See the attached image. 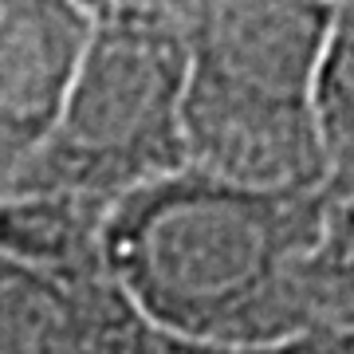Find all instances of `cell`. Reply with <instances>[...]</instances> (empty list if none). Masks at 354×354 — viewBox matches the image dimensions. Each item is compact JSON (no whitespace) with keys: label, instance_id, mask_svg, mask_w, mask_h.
<instances>
[{"label":"cell","instance_id":"obj_3","mask_svg":"<svg viewBox=\"0 0 354 354\" xmlns=\"http://www.w3.org/2000/svg\"><path fill=\"white\" fill-rule=\"evenodd\" d=\"M185 44L162 20H95L64 102L8 201L102 216L134 189L185 169Z\"/></svg>","mask_w":354,"mask_h":354},{"label":"cell","instance_id":"obj_10","mask_svg":"<svg viewBox=\"0 0 354 354\" xmlns=\"http://www.w3.org/2000/svg\"><path fill=\"white\" fill-rule=\"evenodd\" d=\"M127 354H232V351H209V346H189V342L165 339V335H153V330L138 327V339Z\"/></svg>","mask_w":354,"mask_h":354},{"label":"cell","instance_id":"obj_1","mask_svg":"<svg viewBox=\"0 0 354 354\" xmlns=\"http://www.w3.org/2000/svg\"><path fill=\"white\" fill-rule=\"evenodd\" d=\"M323 213L319 193H252L177 169L99 216L95 268L153 335L276 354L315 330L307 264Z\"/></svg>","mask_w":354,"mask_h":354},{"label":"cell","instance_id":"obj_6","mask_svg":"<svg viewBox=\"0 0 354 354\" xmlns=\"http://www.w3.org/2000/svg\"><path fill=\"white\" fill-rule=\"evenodd\" d=\"M95 228H99V216H87L67 205L0 197V256H12V260L95 268Z\"/></svg>","mask_w":354,"mask_h":354},{"label":"cell","instance_id":"obj_8","mask_svg":"<svg viewBox=\"0 0 354 354\" xmlns=\"http://www.w3.org/2000/svg\"><path fill=\"white\" fill-rule=\"evenodd\" d=\"M95 20H162L174 28L177 0H71Z\"/></svg>","mask_w":354,"mask_h":354},{"label":"cell","instance_id":"obj_7","mask_svg":"<svg viewBox=\"0 0 354 354\" xmlns=\"http://www.w3.org/2000/svg\"><path fill=\"white\" fill-rule=\"evenodd\" d=\"M307 304L315 330H354V201L327 205L307 264Z\"/></svg>","mask_w":354,"mask_h":354},{"label":"cell","instance_id":"obj_4","mask_svg":"<svg viewBox=\"0 0 354 354\" xmlns=\"http://www.w3.org/2000/svg\"><path fill=\"white\" fill-rule=\"evenodd\" d=\"M87 36L71 0H0V197L48 134Z\"/></svg>","mask_w":354,"mask_h":354},{"label":"cell","instance_id":"obj_5","mask_svg":"<svg viewBox=\"0 0 354 354\" xmlns=\"http://www.w3.org/2000/svg\"><path fill=\"white\" fill-rule=\"evenodd\" d=\"M311 106L323 150V201H354V0L335 4Z\"/></svg>","mask_w":354,"mask_h":354},{"label":"cell","instance_id":"obj_9","mask_svg":"<svg viewBox=\"0 0 354 354\" xmlns=\"http://www.w3.org/2000/svg\"><path fill=\"white\" fill-rule=\"evenodd\" d=\"M276 354H354V330H311Z\"/></svg>","mask_w":354,"mask_h":354},{"label":"cell","instance_id":"obj_2","mask_svg":"<svg viewBox=\"0 0 354 354\" xmlns=\"http://www.w3.org/2000/svg\"><path fill=\"white\" fill-rule=\"evenodd\" d=\"M339 0H177L185 169L252 193H319L315 71Z\"/></svg>","mask_w":354,"mask_h":354}]
</instances>
